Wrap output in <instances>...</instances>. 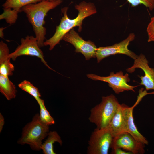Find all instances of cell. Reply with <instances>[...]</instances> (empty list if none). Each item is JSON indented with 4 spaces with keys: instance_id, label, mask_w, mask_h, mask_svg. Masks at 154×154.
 <instances>
[{
    "instance_id": "obj_1",
    "label": "cell",
    "mask_w": 154,
    "mask_h": 154,
    "mask_svg": "<svg viewBox=\"0 0 154 154\" xmlns=\"http://www.w3.org/2000/svg\"><path fill=\"white\" fill-rule=\"evenodd\" d=\"M75 8L78 12L77 16L75 19H70L67 15L68 7L61 9L63 16L61 19L59 25L56 27L55 32L53 35L44 42V46H49V50H51L60 41L62 40L64 35L74 27L78 26V31H82L83 20L86 17L97 12L94 4L92 3H87L82 1L75 5Z\"/></svg>"
},
{
    "instance_id": "obj_2",
    "label": "cell",
    "mask_w": 154,
    "mask_h": 154,
    "mask_svg": "<svg viewBox=\"0 0 154 154\" xmlns=\"http://www.w3.org/2000/svg\"><path fill=\"white\" fill-rule=\"evenodd\" d=\"M63 0L52 1L43 0L38 3H31L23 7L21 12L25 13L29 22L31 24L38 46H44L46 29L44 27V18L50 10L60 5Z\"/></svg>"
},
{
    "instance_id": "obj_3",
    "label": "cell",
    "mask_w": 154,
    "mask_h": 154,
    "mask_svg": "<svg viewBox=\"0 0 154 154\" xmlns=\"http://www.w3.org/2000/svg\"><path fill=\"white\" fill-rule=\"evenodd\" d=\"M49 126L41 121L38 113L35 114L32 121L23 128L18 143L28 144L35 151L41 150L42 141L48 136L49 132Z\"/></svg>"
},
{
    "instance_id": "obj_4",
    "label": "cell",
    "mask_w": 154,
    "mask_h": 154,
    "mask_svg": "<svg viewBox=\"0 0 154 154\" xmlns=\"http://www.w3.org/2000/svg\"><path fill=\"white\" fill-rule=\"evenodd\" d=\"M120 104L113 94L102 96L100 103L91 109L89 121L97 128L107 127Z\"/></svg>"
},
{
    "instance_id": "obj_5",
    "label": "cell",
    "mask_w": 154,
    "mask_h": 154,
    "mask_svg": "<svg viewBox=\"0 0 154 154\" xmlns=\"http://www.w3.org/2000/svg\"><path fill=\"white\" fill-rule=\"evenodd\" d=\"M113 135L108 127L96 128L92 133L88 142V154H108Z\"/></svg>"
},
{
    "instance_id": "obj_6",
    "label": "cell",
    "mask_w": 154,
    "mask_h": 154,
    "mask_svg": "<svg viewBox=\"0 0 154 154\" xmlns=\"http://www.w3.org/2000/svg\"><path fill=\"white\" fill-rule=\"evenodd\" d=\"M87 76L93 80L108 83L109 86L117 94L129 90L134 92V89L138 86H134L129 84L127 82H129L130 79L128 74L126 73L124 74L121 71L116 73L111 72L109 75L107 76H101L92 74H87Z\"/></svg>"
},
{
    "instance_id": "obj_7",
    "label": "cell",
    "mask_w": 154,
    "mask_h": 154,
    "mask_svg": "<svg viewBox=\"0 0 154 154\" xmlns=\"http://www.w3.org/2000/svg\"><path fill=\"white\" fill-rule=\"evenodd\" d=\"M21 43L13 52L10 54L9 58L15 61L17 58L21 56H36L40 58L41 62L48 68L53 70L45 60L43 52L40 48L35 37L32 35H27L25 38H21Z\"/></svg>"
},
{
    "instance_id": "obj_8",
    "label": "cell",
    "mask_w": 154,
    "mask_h": 154,
    "mask_svg": "<svg viewBox=\"0 0 154 154\" xmlns=\"http://www.w3.org/2000/svg\"><path fill=\"white\" fill-rule=\"evenodd\" d=\"M135 38V34L131 33L126 39L119 43L111 46L98 48L96 53L97 62L99 63L103 59L110 55L118 54L126 55L134 60L138 56L129 50L128 46Z\"/></svg>"
},
{
    "instance_id": "obj_9",
    "label": "cell",
    "mask_w": 154,
    "mask_h": 154,
    "mask_svg": "<svg viewBox=\"0 0 154 154\" xmlns=\"http://www.w3.org/2000/svg\"><path fill=\"white\" fill-rule=\"evenodd\" d=\"M62 40L73 45L75 48V52L81 53L84 56L86 60L96 57L98 48L94 43L90 40H84L74 28L64 35Z\"/></svg>"
},
{
    "instance_id": "obj_10",
    "label": "cell",
    "mask_w": 154,
    "mask_h": 154,
    "mask_svg": "<svg viewBox=\"0 0 154 154\" xmlns=\"http://www.w3.org/2000/svg\"><path fill=\"white\" fill-rule=\"evenodd\" d=\"M145 145L136 140L127 132H124L114 137L110 148H120L133 154H143Z\"/></svg>"
},
{
    "instance_id": "obj_11",
    "label": "cell",
    "mask_w": 154,
    "mask_h": 154,
    "mask_svg": "<svg viewBox=\"0 0 154 154\" xmlns=\"http://www.w3.org/2000/svg\"><path fill=\"white\" fill-rule=\"evenodd\" d=\"M148 64V61L145 56L141 54L134 60L133 66L127 68L126 70L128 72L132 73L136 68L142 69L144 75L139 76L141 80L140 85L144 86L146 91L154 90V68H150Z\"/></svg>"
},
{
    "instance_id": "obj_12",
    "label": "cell",
    "mask_w": 154,
    "mask_h": 154,
    "mask_svg": "<svg viewBox=\"0 0 154 154\" xmlns=\"http://www.w3.org/2000/svg\"><path fill=\"white\" fill-rule=\"evenodd\" d=\"M144 96L140 93L137 102L132 107H129L124 104L123 108L126 129V132L131 134L136 140L145 145H148V141L138 131L135 125L133 116V110L134 107Z\"/></svg>"
},
{
    "instance_id": "obj_13",
    "label": "cell",
    "mask_w": 154,
    "mask_h": 154,
    "mask_svg": "<svg viewBox=\"0 0 154 154\" xmlns=\"http://www.w3.org/2000/svg\"><path fill=\"white\" fill-rule=\"evenodd\" d=\"M124 104H120L107 127L111 131L114 137L122 133L127 132L123 113Z\"/></svg>"
},
{
    "instance_id": "obj_14",
    "label": "cell",
    "mask_w": 154,
    "mask_h": 154,
    "mask_svg": "<svg viewBox=\"0 0 154 154\" xmlns=\"http://www.w3.org/2000/svg\"><path fill=\"white\" fill-rule=\"evenodd\" d=\"M0 92L8 100L15 98L17 92L15 85L8 77L0 74Z\"/></svg>"
},
{
    "instance_id": "obj_15",
    "label": "cell",
    "mask_w": 154,
    "mask_h": 154,
    "mask_svg": "<svg viewBox=\"0 0 154 154\" xmlns=\"http://www.w3.org/2000/svg\"><path fill=\"white\" fill-rule=\"evenodd\" d=\"M47 139L42 143L41 149L44 154H55L53 149V144L55 142L58 143L60 145L62 144L61 137L57 132L55 131L49 132Z\"/></svg>"
},
{
    "instance_id": "obj_16",
    "label": "cell",
    "mask_w": 154,
    "mask_h": 154,
    "mask_svg": "<svg viewBox=\"0 0 154 154\" xmlns=\"http://www.w3.org/2000/svg\"><path fill=\"white\" fill-rule=\"evenodd\" d=\"M43 0H6L2 6L3 8H11L21 12V9L31 3H36Z\"/></svg>"
},
{
    "instance_id": "obj_17",
    "label": "cell",
    "mask_w": 154,
    "mask_h": 154,
    "mask_svg": "<svg viewBox=\"0 0 154 154\" xmlns=\"http://www.w3.org/2000/svg\"><path fill=\"white\" fill-rule=\"evenodd\" d=\"M18 87L22 90L32 96L38 103L40 100L41 95L38 89L34 86L29 81L24 80L18 85Z\"/></svg>"
},
{
    "instance_id": "obj_18",
    "label": "cell",
    "mask_w": 154,
    "mask_h": 154,
    "mask_svg": "<svg viewBox=\"0 0 154 154\" xmlns=\"http://www.w3.org/2000/svg\"><path fill=\"white\" fill-rule=\"evenodd\" d=\"M38 103L40 107L39 116L41 121L49 126L54 124V119L46 109L44 100L41 99Z\"/></svg>"
},
{
    "instance_id": "obj_19",
    "label": "cell",
    "mask_w": 154,
    "mask_h": 154,
    "mask_svg": "<svg viewBox=\"0 0 154 154\" xmlns=\"http://www.w3.org/2000/svg\"><path fill=\"white\" fill-rule=\"evenodd\" d=\"M3 12L0 15V19H5L7 23L12 24L15 23L17 19L18 13L20 12L11 8H3Z\"/></svg>"
},
{
    "instance_id": "obj_20",
    "label": "cell",
    "mask_w": 154,
    "mask_h": 154,
    "mask_svg": "<svg viewBox=\"0 0 154 154\" xmlns=\"http://www.w3.org/2000/svg\"><path fill=\"white\" fill-rule=\"evenodd\" d=\"M10 58L0 64V74L8 77L13 75L14 70L13 65L10 62Z\"/></svg>"
},
{
    "instance_id": "obj_21",
    "label": "cell",
    "mask_w": 154,
    "mask_h": 154,
    "mask_svg": "<svg viewBox=\"0 0 154 154\" xmlns=\"http://www.w3.org/2000/svg\"><path fill=\"white\" fill-rule=\"evenodd\" d=\"M127 1L133 7L143 4L150 11H152L154 9V0H127Z\"/></svg>"
},
{
    "instance_id": "obj_22",
    "label": "cell",
    "mask_w": 154,
    "mask_h": 154,
    "mask_svg": "<svg viewBox=\"0 0 154 154\" xmlns=\"http://www.w3.org/2000/svg\"><path fill=\"white\" fill-rule=\"evenodd\" d=\"M9 49L7 44L2 41L0 42V64L10 58Z\"/></svg>"
},
{
    "instance_id": "obj_23",
    "label": "cell",
    "mask_w": 154,
    "mask_h": 154,
    "mask_svg": "<svg viewBox=\"0 0 154 154\" xmlns=\"http://www.w3.org/2000/svg\"><path fill=\"white\" fill-rule=\"evenodd\" d=\"M148 34V42H154V16L151 18L147 29Z\"/></svg>"
},
{
    "instance_id": "obj_24",
    "label": "cell",
    "mask_w": 154,
    "mask_h": 154,
    "mask_svg": "<svg viewBox=\"0 0 154 154\" xmlns=\"http://www.w3.org/2000/svg\"><path fill=\"white\" fill-rule=\"evenodd\" d=\"M111 154H132V153L129 151L123 150L121 149L116 148L112 149Z\"/></svg>"
},
{
    "instance_id": "obj_25",
    "label": "cell",
    "mask_w": 154,
    "mask_h": 154,
    "mask_svg": "<svg viewBox=\"0 0 154 154\" xmlns=\"http://www.w3.org/2000/svg\"><path fill=\"white\" fill-rule=\"evenodd\" d=\"M4 124V119L2 114L0 113V132L1 131Z\"/></svg>"
},
{
    "instance_id": "obj_26",
    "label": "cell",
    "mask_w": 154,
    "mask_h": 154,
    "mask_svg": "<svg viewBox=\"0 0 154 154\" xmlns=\"http://www.w3.org/2000/svg\"><path fill=\"white\" fill-rule=\"evenodd\" d=\"M6 27H1L0 28V37L1 38H3L4 37V33L3 31Z\"/></svg>"
},
{
    "instance_id": "obj_27",
    "label": "cell",
    "mask_w": 154,
    "mask_h": 154,
    "mask_svg": "<svg viewBox=\"0 0 154 154\" xmlns=\"http://www.w3.org/2000/svg\"><path fill=\"white\" fill-rule=\"evenodd\" d=\"M49 1H55V0H48Z\"/></svg>"
},
{
    "instance_id": "obj_28",
    "label": "cell",
    "mask_w": 154,
    "mask_h": 154,
    "mask_svg": "<svg viewBox=\"0 0 154 154\" xmlns=\"http://www.w3.org/2000/svg\"></svg>"
}]
</instances>
